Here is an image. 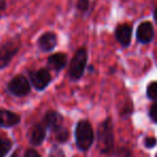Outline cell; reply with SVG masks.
<instances>
[{"instance_id":"1","label":"cell","mask_w":157,"mask_h":157,"mask_svg":"<svg viewBox=\"0 0 157 157\" xmlns=\"http://www.w3.org/2000/svg\"><path fill=\"white\" fill-rule=\"evenodd\" d=\"M97 146L102 154H109L113 151L114 132L111 118H107L99 125L97 130Z\"/></svg>"},{"instance_id":"23","label":"cell","mask_w":157,"mask_h":157,"mask_svg":"<svg viewBox=\"0 0 157 157\" xmlns=\"http://www.w3.org/2000/svg\"><path fill=\"white\" fill-rule=\"evenodd\" d=\"M154 18L157 21V7L155 8V10H154Z\"/></svg>"},{"instance_id":"15","label":"cell","mask_w":157,"mask_h":157,"mask_svg":"<svg viewBox=\"0 0 157 157\" xmlns=\"http://www.w3.org/2000/svg\"><path fill=\"white\" fill-rule=\"evenodd\" d=\"M12 147V142L5 138H0V157H5Z\"/></svg>"},{"instance_id":"21","label":"cell","mask_w":157,"mask_h":157,"mask_svg":"<svg viewBox=\"0 0 157 157\" xmlns=\"http://www.w3.org/2000/svg\"><path fill=\"white\" fill-rule=\"evenodd\" d=\"M24 157H41L39 155V153L35 150H27L26 153H25V156Z\"/></svg>"},{"instance_id":"3","label":"cell","mask_w":157,"mask_h":157,"mask_svg":"<svg viewBox=\"0 0 157 157\" xmlns=\"http://www.w3.org/2000/svg\"><path fill=\"white\" fill-rule=\"evenodd\" d=\"M87 63V51L86 48H81L74 53L69 66V76L71 80H78L83 75Z\"/></svg>"},{"instance_id":"14","label":"cell","mask_w":157,"mask_h":157,"mask_svg":"<svg viewBox=\"0 0 157 157\" xmlns=\"http://www.w3.org/2000/svg\"><path fill=\"white\" fill-rule=\"evenodd\" d=\"M54 136H55V140H56L58 143H65L66 141H68L69 139V130H68L66 127H60L57 130L54 131Z\"/></svg>"},{"instance_id":"19","label":"cell","mask_w":157,"mask_h":157,"mask_svg":"<svg viewBox=\"0 0 157 157\" xmlns=\"http://www.w3.org/2000/svg\"><path fill=\"white\" fill-rule=\"evenodd\" d=\"M157 144V140L154 137H146L144 139V146L146 148H153L155 147Z\"/></svg>"},{"instance_id":"8","label":"cell","mask_w":157,"mask_h":157,"mask_svg":"<svg viewBox=\"0 0 157 157\" xmlns=\"http://www.w3.org/2000/svg\"><path fill=\"white\" fill-rule=\"evenodd\" d=\"M154 37V28L150 22H143L137 29V40L140 43L146 44L151 42Z\"/></svg>"},{"instance_id":"25","label":"cell","mask_w":157,"mask_h":157,"mask_svg":"<svg viewBox=\"0 0 157 157\" xmlns=\"http://www.w3.org/2000/svg\"><path fill=\"white\" fill-rule=\"evenodd\" d=\"M155 157H157V154H156V155H155Z\"/></svg>"},{"instance_id":"18","label":"cell","mask_w":157,"mask_h":157,"mask_svg":"<svg viewBox=\"0 0 157 157\" xmlns=\"http://www.w3.org/2000/svg\"><path fill=\"white\" fill-rule=\"evenodd\" d=\"M48 157H66V155L60 147H58V146H53L50 154H48Z\"/></svg>"},{"instance_id":"12","label":"cell","mask_w":157,"mask_h":157,"mask_svg":"<svg viewBox=\"0 0 157 157\" xmlns=\"http://www.w3.org/2000/svg\"><path fill=\"white\" fill-rule=\"evenodd\" d=\"M46 137V128L44 127V125L42 124H37L31 128L30 136H29V141L33 145L38 146L40 144H42V142L44 141Z\"/></svg>"},{"instance_id":"17","label":"cell","mask_w":157,"mask_h":157,"mask_svg":"<svg viewBox=\"0 0 157 157\" xmlns=\"http://www.w3.org/2000/svg\"><path fill=\"white\" fill-rule=\"evenodd\" d=\"M90 8V1L88 0H78L76 1V9L81 12H86Z\"/></svg>"},{"instance_id":"7","label":"cell","mask_w":157,"mask_h":157,"mask_svg":"<svg viewBox=\"0 0 157 157\" xmlns=\"http://www.w3.org/2000/svg\"><path fill=\"white\" fill-rule=\"evenodd\" d=\"M44 127L48 128L54 132L55 130H57L58 128L63 126V117L61 114H59L56 111H48L44 116Z\"/></svg>"},{"instance_id":"5","label":"cell","mask_w":157,"mask_h":157,"mask_svg":"<svg viewBox=\"0 0 157 157\" xmlns=\"http://www.w3.org/2000/svg\"><path fill=\"white\" fill-rule=\"evenodd\" d=\"M30 81L33 87L38 90H43L52 81V76L46 69H39L30 72Z\"/></svg>"},{"instance_id":"24","label":"cell","mask_w":157,"mask_h":157,"mask_svg":"<svg viewBox=\"0 0 157 157\" xmlns=\"http://www.w3.org/2000/svg\"><path fill=\"white\" fill-rule=\"evenodd\" d=\"M11 157H18V155H17V153H14L13 155H12Z\"/></svg>"},{"instance_id":"13","label":"cell","mask_w":157,"mask_h":157,"mask_svg":"<svg viewBox=\"0 0 157 157\" xmlns=\"http://www.w3.org/2000/svg\"><path fill=\"white\" fill-rule=\"evenodd\" d=\"M48 65L51 69L55 71H60L67 65V56L63 53H56L51 55L48 59Z\"/></svg>"},{"instance_id":"22","label":"cell","mask_w":157,"mask_h":157,"mask_svg":"<svg viewBox=\"0 0 157 157\" xmlns=\"http://www.w3.org/2000/svg\"><path fill=\"white\" fill-rule=\"evenodd\" d=\"M6 7V1L5 0H0V10H3Z\"/></svg>"},{"instance_id":"11","label":"cell","mask_w":157,"mask_h":157,"mask_svg":"<svg viewBox=\"0 0 157 157\" xmlns=\"http://www.w3.org/2000/svg\"><path fill=\"white\" fill-rule=\"evenodd\" d=\"M57 44V37L54 33H45L39 38L38 45L42 52H51L55 48Z\"/></svg>"},{"instance_id":"2","label":"cell","mask_w":157,"mask_h":157,"mask_svg":"<svg viewBox=\"0 0 157 157\" xmlns=\"http://www.w3.org/2000/svg\"><path fill=\"white\" fill-rule=\"evenodd\" d=\"M75 144L80 151H87L94 142V130L90 123L86 120H82L75 127Z\"/></svg>"},{"instance_id":"10","label":"cell","mask_w":157,"mask_h":157,"mask_svg":"<svg viewBox=\"0 0 157 157\" xmlns=\"http://www.w3.org/2000/svg\"><path fill=\"white\" fill-rule=\"evenodd\" d=\"M21 122V117L18 114L14 113L9 110L0 109V126L5 128L16 126Z\"/></svg>"},{"instance_id":"9","label":"cell","mask_w":157,"mask_h":157,"mask_svg":"<svg viewBox=\"0 0 157 157\" xmlns=\"http://www.w3.org/2000/svg\"><path fill=\"white\" fill-rule=\"evenodd\" d=\"M132 28L127 24L118 25L115 29V38L122 46H128L131 41Z\"/></svg>"},{"instance_id":"6","label":"cell","mask_w":157,"mask_h":157,"mask_svg":"<svg viewBox=\"0 0 157 157\" xmlns=\"http://www.w3.org/2000/svg\"><path fill=\"white\" fill-rule=\"evenodd\" d=\"M18 42L9 41L2 46L0 51V69L5 68L9 63L11 58L17 53Z\"/></svg>"},{"instance_id":"4","label":"cell","mask_w":157,"mask_h":157,"mask_svg":"<svg viewBox=\"0 0 157 157\" xmlns=\"http://www.w3.org/2000/svg\"><path fill=\"white\" fill-rule=\"evenodd\" d=\"M30 84L24 75H16L8 83V90L17 97L26 96L30 93Z\"/></svg>"},{"instance_id":"20","label":"cell","mask_w":157,"mask_h":157,"mask_svg":"<svg viewBox=\"0 0 157 157\" xmlns=\"http://www.w3.org/2000/svg\"><path fill=\"white\" fill-rule=\"evenodd\" d=\"M148 114H150L151 120H152L154 123H157V102H155L152 105Z\"/></svg>"},{"instance_id":"16","label":"cell","mask_w":157,"mask_h":157,"mask_svg":"<svg viewBox=\"0 0 157 157\" xmlns=\"http://www.w3.org/2000/svg\"><path fill=\"white\" fill-rule=\"evenodd\" d=\"M146 96L151 100H157V81L152 82L146 88Z\"/></svg>"}]
</instances>
